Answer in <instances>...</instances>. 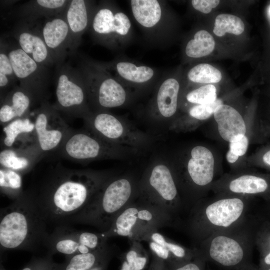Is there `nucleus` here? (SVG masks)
I'll list each match as a JSON object with an SVG mask.
<instances>
[{"instance_id":"obj_1","label":"nucleus","mask_w":270,"mask_h":270,"mask_svg":"<svg viewBox=\"0 0 270 270\" xmlns=\"http://www.w3.org/2000/svg\"><path fill=\"white\" fill-rule=\"evenodd\" d=\"M114 174L109 171L71 170L56 166L38 186L26 190L46 224L68 225L105 182Z\"/></svg>"},{"instance_id":"obj_2","label":"nucleus","mask_w":270,"mask_h":270,"mask_svg":"<svg viewBox=\"0 0 270 270\" xmlns=\"http://www.w3.org/2000/svg\"><path fill=\"white\" fill-rule=\"evenodd\" d=\"M46 223L27 191L0 213V252L20 250H38L48 238Z\"/></svg>"},{"instance_id":"obj_3","label":"nucleus","mask_w":270,"mask_h":270,"mask_svg":"<svg viewBox=\"0 0 270 270\" xmlns=\"http://www.w3.org/2000/svg\"><path fill=\"white\" fill-rule=\"evenodd\" d=\"M246 199L228 194L208 202L200 200L189 210L184 227L195 248L216 233L228 230L247 222L250 206Z\"/></svg>"},{"instance_id":"obj_4","label":"nucleus","mask_w":270,"mask_h":270,"mask_svg":"<svg viewBox=\"0 0 270 270\" xmlns=\"http://www.w3.org/2000/svg\"><path fill=\"white\" fill-rule=\"evenodd\" d=\"M140 179L130 174H113L84 208L70 219L68 225L89 224L107 232L117 216L138 197Z\"/></svg>"},{"instance_id":"obj_5","label":"nucleus","mask_w":270,"mask_h":270,"mask_svg":"<svg viewBox=\"0 0 270 270\" xmlns=\"http://www.w3.org/2000/svg\"><path fill=\"white\" fill-rule=\"evenodd\" d=\"M260 224L248 220L236 228L210 236L193 248L204 261L225 268H247Z\"/></svg>"},{"instance_id":"obj_6","label":"nucleus","mask_w":270,"mask_h":270,"mask_svg":"<svg viewBox=\"0 0 270 270\" xmlns=\"http://www.w3.org/2000/svg\"><path fill=\"white\" fill-rule=\"evenodd\" d=\"M168 226L178 225L164 210L138 196L117 216L109 230L104 233L108 238L122 236L140 242L148 234Z\"/></svg>"},{"instance_id":"obj_7","label":"nucleus","mask_w":270,"mask_h":270,"mask_svg":"<svg viewBox=\"0 0 270 270\" xmlns=\"http://www.w3.org/2000/svg\"><path fill=\"white\" fill-rule=\"evenodd\" d=\"M138 190L140 198L160 207L180 224L186 210L176 176L166 164L160 162L148 168L140 178Z\"/></svg>"},{"instance_id":"obj_8","label":"nucleus","mask_w":270,"mask_h":270,"mask_svg":"<svg viewBox=\"0 0 270 270\" xmlns=\"http://www.w3.org/2000/svg\"><path fill=\"white\" fill-rule=\"evenodd\" d=\"M84 81L90 106L94 112L122 106L128 101V88L114 76L104 65L82 58L78 68Z\"/></svg>"},{"instance_id":"obj_9","label":"nucleus","mask_w":270,"mask_h":270,"mask_svg":"<svg viewBox=\"0 0 270 270\" xmlns=\"http://www.w3.org/2000/svg\"><path fill=\"white\" fill-rule=\"evenodd\" d=\"M135 148L111 143L86 129L71 128L63 143L56 152L65 159L80 163L104 159L122 158Z\"/></svg>"},{"instance_id":"obj_10","label":"nucleus","mask_w":270,"mask_h":270,"mask_svg":"<svg viewBox=\"0 0 270 270\" xmlns=\"http://www.w3.org/2000/svg\"><path fill=\"white\" fill-rule=\"evenodd\" d=\"M55 96L54 108L66 116L84 120L92 112L82 75L68 64L57 66Z\"/></svg>"},{"instance_id":"obj_11","label":"nucleus","mask_w":270,"mask_h":270,"mask_svg":"<svg viewBox=\"0 0 270 270\" xmlns=\"http://www.w3.org/2000/svg\"><path fill=\"white\" fill-rule=\"evenodd\" d=\"M88 30L98 44L115 49L130 40L132 25L126 14L106 2L94 8Z\"/></svg>"},{"instance_id":"obj_12","label":"nucleus","mask_w":270,"mask_h":270,"mask_svg":"<svg viewBox=\"0 0 270 270\" xmlns=\"http://www.w3.org/2000/svg\"><path fill=\"white\" fill-rule=\"evenodd\" d=\"M104 232H91L72 228L68 225L56 226L49 235L48 254H63L66 257L91 252L108 245Z\"/></svg>"},{"instance_id":"obj_13","label":"nucleus","mask_w":270,"mask_h":270,"mask_svg":"<svg viewBox=\"0 0 270 270\" xmlns=\"http://www.w3.org/2000/svg\"><path fill=\"white\" fill-rule=\"evenodd\" d=\"M2 42L6 48L17 80L20 82L19 86L29 91L37 102L46 100L49 80L48 68L36 62L17 42Z\"/></svg>"},{"instance_id":"obj_14","label":"nucleus","mask_w":270,"mask_h":270,"mask_svg":"<svg viewBox=\"0 0 270 270\" xmlns=\"http://www.w3.org/2000/svg\"><path fill=\"white\" fill-rule=\"evenodd\" d=\"M84 120L87 128L116 144L136 148L147 140L138 130L107 111H92Z\"/></svg>"},{"instance_id":"obj_15","label":"nucleus","mask_w":270,"mask_h":270,"mask_svg":"<svg viewBox=\"0 0 270 270\" xmlns=\"http://www.w3.org/2000/svg\"><path fill=\"white\" fill-rule=\"evenodd\" d=\"M36 143L45 156L56 152L63 143L71 128L60 114L46 100L33 112Z\"/></svg>"},{"instance_id":"obj_16","label":"nucleus","mask_w":270,"mask_h":270,"mask_svg":"<svg viewBox=\"0 0 270 270\" xmlns=\"http://www.w3.org/2000/svg\"><path fill=\"white\" fill-rule=\"evenodd\" d=\"M64 12L44 18L42 24H39L42 37L56 66L70 54V32Z\"/></svg>"},{"instance_id":"obj_17","label":"nucleus","mask_w":270,"mask_h":270,"mask_svg":"<svg viewBox=\"0 0 270 270\" xmlns=\"http://www.w3.org/2000/svg\"><path fill=\"white\" fill-rule=\"evenodd\" d=\"M38 22L20 21L12 32V36L26 54L48 68L55 64L42 37Z\"/></svg>"},{"instance_id":"obj_18","label":"nucleus","mask_w":270,"mask_h":270,"mask_svg":"<svg viewBox=\"0 0 270 270\" xmlns=\"http://www.w3.org/2000/svg\"><path fill=\"white\" fill-rule=\"evenodd\" d=\"M214 168V160L210 150L202 146L194 147L186 165L185 184L195 189L208 186L213 180Z\"/></svg>"},{"instance_id":"obj_19","label":"nucleus","mask_w":270,"mask_h":270,"mask_svg":"<svg viewBox=\"0 0 270 270\" xmlns=\"http://www.w3.org/2000/svg\"><path fill=\"white\" fill-rule=\"evenodd\" d=\"M142 241L148 242L152 254L162 260L168 266L191 260L198 254L196 248L182 246L160 234L158 230L146 234Z\"/></svg>"},{"instance_id":"obj_20","label":"nucleus","mask_w":270,"mask_h":270,"mask_svg":"<svg viewBox=\"0 0 270 270\" xmlns=\"http://www.w3.org/2000/svg\"><path fill=\"white\" fill-rule=\"evenodd\" d=\"M104 64L114 76L128 88L146 86L156 76V70L152 67L125 59H116Z\"/></svg>"},{"instance_id":"obj_21","label":"nucleus","mask_w":270,"mask_h":270,"mask_svg":"<svg viewBox=\"0 0 270 270\" xmlns=\"http://www.w3.org/2000/svg\"><path fill=\"white\" fill-rule=\"evenodd\" d=\"M94 8L89 0H70L64 16L70 32V54H74L82 35L88 30Z\"/></svg>"},{"instance_id":"obj_22","label":"nucleus","mask_w":270,"mask_h":270,"mask_svg":"<svg viewBox=\"0 0 270 270\" xmlns=\"http://www.w3.org/2000/svg\"><path fill=\"white\" fill-rule=\"evenodd\" d=\"M36 102L29 91L16 86L0 98V124L4 126L14 120L28 115L31 106Z\"/></svg>"},{"instance_id":"obj_23","label":"nucleus","mask_w":270,"mask_h":270,"mask_svg":"<svg viewBox=\"0 0 270 270\" xmlns=\"http://www.w3.org/2000/svg\"><path fill=\"white\" fill-rule=\"evenodd\" d=\"M36 143L3 148L0 152V167L24 174L44 156Z\"/></svg>"},{"instance_id":"obj_24","label":"nucleus","mask_w":270,"mask_h":270,"mask_svg":"<svg viewBox=\"0 0 270 270\" xmlns=\"http://www.w3.org/2000/svg\"><path fill=\"white\" fill-rule=\"evenodd\" d=\"M132 14L138 24L147 32L156 34L164 28L165 10L158 0H131Z\"/></svg>"},{"instance_id":"obj_25","label":"nucleus","mask_w":270,"mask_h":270,"mask_svg":"<svg viewBox=\"0 0 270 270\" xmlns=\"http://www.w3.org/2000/svg\"><path fill=\"white\" fill-rule=\"evenodd\" d=\"M180 84L174 78L162 79L152 102L153 112L157 116L170 118L174 115L178 108Z\"/></svg>"},{"instance_id":"obj_26","label":"nucleus","mask_w":270,"mask_h":270,"mask_svg":"<svg viewBox=\"0 0 270 270\" xmlns=\"http://www.w3.org/2000/svg\"><path fill=\"white\" fill-rule=\"evenodd\" d=\"M4 126L1 143L3 148L36 143L34 124L30 114L14 120Z\"/></svg>"},{"instance_id":"obj_27","label":"nucleus","mask_w":270,"mask_h":270,"mask_svg":"<svg viewBox=\"0 0 270 270\" xmlns=\"http://www.w3.org/2000/svg\"><path fill=\"white\" fill-rule=\"evenodd\" d=\"M214 116L220 136L229 142L237 136L245 135L246 126L240 114L234 108L224 104L218 106Z\"/></svg>"},{"instance_id":"obj_28","label":"nucleus","mask_w":270,"mask_h":270,"mask_svg":"<svg viewBox=\"0 0 270 270\" xmlns=\"http://www.w3.org/2000/svg\"><path fill=\"white\" fill-rule=\"evenodd\" d=\"M70 0H30L16 10L14 14L20 21L33 22L40 18H48L63 14Z\"/></svg>"},{"instance_id":"obj_29","label":"nucleus","mask_w":270,"mask_h":270,"mask_svg":"<svg viewBox=\"0 0 270 270\" xmlns=\"http://www.w3.org/2000/svg\"><path fill=\"white\" fill-rule=\"evenodd\" d=\"M114 246H106L96 251L66 258L62 264H58L56 270H90L104 260L116 254Z\"/></svg>"},{"instance_id":"obj_30","label":"nucleus","mask_w":270,"mask_h":270,"mask_svg":"<svg viewBox=\"0 0 270 270\" xmlns=\"http://www.w3.org/2000/svg\"><path fill=\"white\" fill-rule=\"evenodd\" d=\"M270 184L265 178L252 174H242L230 180L226 188L230 194L261 195L268 192Z\"/></svg>"},{"instance_id":"obj_31","label":"nucleus","mask_w":270,"mask_h":270,"mask_svg":"<svg viewBox=\"0 0 270 270\" xmlns=\"http://www.w3.org/2000/svg\"><path fill=\"white\" fill-rule=\"evenodd\" d=\"M130 241L128 250L118 256L121 263L120 270H144L148 264V254L140 242Z\"/></svg>"},{"instance_id":"obj_32","label":"nucleus","mask_w":270,"mask_h":270,"mask_svg":"<svg viewBox=\"0 0 270 270\" xmlns=\"http://www.w3.org/2000/svg\"><path fill=\"white\" fill-rule=\"evenodd\" d=\"M215 42L206 30H200L186 44L185 53L190 58H200L210 54L214 50Z\"/></svg>"},{"instance_id":"obj_33","label":"nucleus","mask_w":270,"mask_h":270,"mask_svg":"<svg viewBox=\"0 0 270 270\" xmlns=\"http://www.w3.org/2000/svg\"><path fill=\"white\" fill-rule=\"evenodd\" d=\"M22 174L14 170L0 167L1 193L15 200L23 193Z\"/></svg>"},{"instance_id":"obj_34","label":"nucleus","mask_w":270,"mask_h":270,"mask_svg":"<svg viewBox=\"0 0 270 270\" xmlns=\"http://www.w3.org/2000/svg\"><path fill=\"white\" fill-rule=\"evenodd\" d=\"M255 246L260 255L258 270H264L270 268V222H260L256 231Z\"/></svg>"},{"instance_id":"obj_35","label":"nucleus","mask_w":270,"mask_h":270,"mask_svg":"<svg viewBox=\"0 0 270 270\" xmlns=\"http://www.w3.org/2000/svg\"><path fill=\"white\" fill-rule=\"evenodd\" d=\"M18 81L6 48L0 42V98L9 92Z\"/></svg>"},{"instance_id":"obj_36","label":"nucleus","mask_w":270,"mask_h":270,"mask_svg":"<svg viewBox=\"0 0 270 270\" xmlns=\"http://www.w3.org/2000/svg\"><path fill=\"white\" fill-rule=\"evenodd\" d=\"M244 30V24L238 17L230 14H220L214 22V33L218 36H222L226 33L236 35L242 34Z\"/></svg>"},{"instance_id":"obj_37","label":"nucleus","mask_w":270,"mask_h":270,"mask_svg":"<svg viewBox=\"0 0 270 270\" xmlns=\"http://www.w3.org/2000/svg\"><path fill=\"white\" fill-rule=\"evenodd\" d=\"M192 82L200 84L216 83L222 78L220 72L208 64H200L192 68L187 74Z\"/></svg>"},{"instance_id":"obj_38","label":"nucleus","mask_w":270,"mask_h":270,"mask_svg":"<svg viewBox=\"0 0 270 270\" xmlns=\"http://www.w3.org/2000/svg\"><path fill=\"white\" fill-rule=\"evenodd\" d=\"M186 99L188 102L196 104L212 103L217 99L216 88L212 84L202 86L190 92Z\"/></svg>"},{"instance_id":"obj_39","label":"nucleus","mask_w":270,"mask_h":270,"mask_svg":"<svg viewBox=\"0 0 270 270\" xmlns=\"http://www.w3.org/2000/svg\"><path fill=\"white\" fill-rule=\"evenodd\" d=\"M222 104H223L222 101L220 99H216L212 103L196 104L190 109L189 114L197 120H206L214 114L216 108Z\"/></svg>"},{"instance_id":"obj_40","label":"nucleus","mask_w":270,"mask_h":270,"mask_svg":"<svg viewBox=\"0 0 270 270\" xmlns=\"http://www.w3.org/2000/svg\"><path fill=\"white\" fill-rule=\"evenodd\" d=\"M58 264L47 254L44 256L33 257L21 270H56Z\"/></svg>"},{"instance_id":"obj_41","label":"nucleus","mask_w":270,"mask_h":270,"mask_svg":"<svg viewBox=\"0 0 270 270\" xmlns=\"http://www.w3.org/2000/svg\"><path fill=\"white\" fill-rule=\"evenodd\" d=\"M204 262L198 252V254L191 260L172 266L166 264V270H204Z\"/></svg>"},{"instance_id":"obj_42","label":"nucleus","mask_w":270,"mask_h":270,"mask_svg":"<svg viewBox=\"0 0 270 270\" xmlns=\"http://www.w3.org/2000/svg\"><path fill=\"white\" fill-rule=\"evenodd\" d=\"M248 145V140L246 136L239 135L230 142V150L239 156H242L246 152Z\"/></svg>"},{"instance_id":"obj_43","label":"nucleus","mask_w":270,"mask_h":270,"mask_svg":"<svg viewBox=\"0 0 270 270\" xmlns=\"http://www.w3.org/2000/svg\"><path fill=\"white\" fill-rule=\"evenodd\" d=\"M218 0H192L191 3L193 8L204 14L210 13L220 3Z\"/></svg>"},{"instance_id":"obj_44","label":"nucleus","mask_w":270,"mask_h":270,"mask_svg":"<svg viewBox=\"0 0 270 270\" xmlns=\"http://www.w3.org/2000/svg\"><path fill=\"white\" fill-rule=\"evenodd\" d=\"M166 266L164 262L152 254V260L148 270H166Z\"/></svg>"},{"instance_id":"obj_45","label":"nucleus","mask_w":270,"mask_h":270,"mask_svg":"<svg viewBox=\"0 0 270 270\" xmlns=\"http://www.w3.org/2000/svg\"><path fill=\"white\" fill-rule=\"evenodd\" d=\"M112 258V257H109L104 260L90 270H107L108 264Z\"/></svg>"},{"instance_id":"obj_46","label":"nucleus","mask_w":270,"mask_h":270,"mask_svg":"<svg viewBox=\"0 0 270 270\" xmlns=\"http://www.w3.org/2000/svg\"><path fill=\"white\" fill-rule=\"evenodd\" d=\"M239 156L234 154L230 150L228 152L226 156V160L230 163L235 162L238 158Z\"/></svg>"},{"instance_id":"obj_47","label":"nucleus","mask_w":270,"mask_h":270,"mask_svg":"<svg viewBox=\"0 0 270 270\" xmlns=\"http://www.w3.org/2000/svg\"><path fill=\"white\" fill-rule=\"evenodd\" d=\"M262 160L264 163L270 166V150L264 154Z\"/></svg>"},{"instance_id":"obj_48","label":"nucleus","mask_w":270,"mask_h":270,"mask_svg":"<svg viewBox=\"0 0 270 270\" xmlns=\"http://www.w3.org/2000/svg\"><path fill=\"white\" fill-rule=\"evenodd\" d=\"M0 270H6L2 264H0Z\"/></svg>"},{"instance_id":"obj_49","label":"nucleus","mask_w":270,"mask_h":270,"mask_svg":"<svg viewBox=\"0 0 270 270\" xmlns=\"http://www.w3.org/2000/svg\"><path fill=\"white\" fill-rule=\"evenodd\" d=\"M252 270H258V268H254ZM270 270V268H266V270Z\"/></svg>"}]
</instances>
